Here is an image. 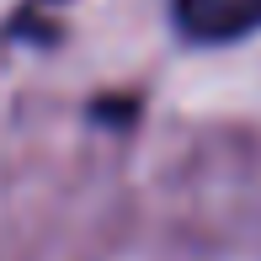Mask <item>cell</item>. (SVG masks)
Here are the masks:
<instances>
[{"mask_svg": "<svg viewBox=\"0 0 261 261\" xmlns=\"http://www.w3.org/2000/svg\"><path fill=\"white\" fill-rule=\"evenodd\" d=\"M176 27L197 43H234L261 27V0H176Z\"/></svg>", "mask_w": 261, "mask_h": 261, "instance_id": "cell-1", "label": "cell"}]
</instances>
